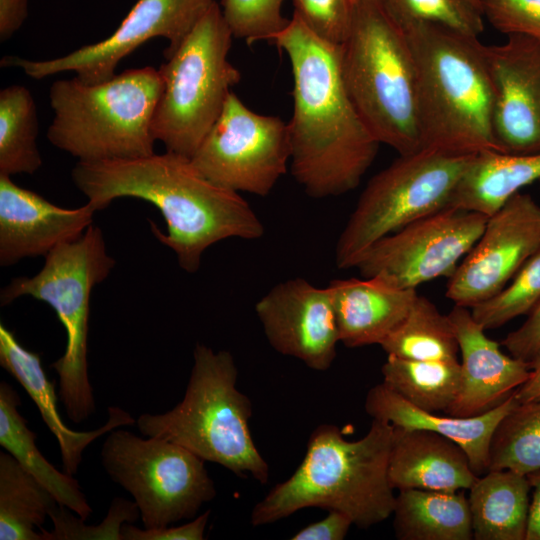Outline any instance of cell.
Returning a JSON list of instances; mask_svg holds the SVG:
<instances>
[{
	"label": "cell",
	"instance_id": "obj_45",
	"mask_svg": "<svg viewBox=\"0 0 540 540\" xmlns=\"http://www.w3.org/2000/svg\"><path fill=\"white\" fill-rule=\"evenodd\" d=\"M473 1L476 2L480 6V0H473Z\"/></svg>",
	"mask_w": 540,
	"mask_h": 540
},
{
	"label": "cell",
	"instance_id": "obj_25",
	"mask_svg": "<svg viewBox=\"0 0 540 540\" xmlns=\"http://www.w3.org/2000/svg\"><path fill=\"white\" fill-rule=\"evenodd\" d=\"M469 490L473 539L525 540L531 490L526 475L489 470Z\"/></svg>",
	"mask_w": 540,
	"mask_h": 540
},
{
	"label": "cell",
	"instance_id": "obj_23",
	"mask_svg": "<svg viewBox=\"0 0 540 540\" xmlns=\"http://www.w3.org/2000/svg\"><path fill=\"white\" fill-rule=\"evenodd\" d=\"M339 338L350 348L378 344L403 321L416 289H399L377 278L330 281Z\"/></svg>",
	"mask_w": 540,
	"mask_h": 540
},
{
	"label": "cell",
	"instance_id": "obj_24",
	"mask_svg": "<svg viewBox=\"0 0 540 540\" xmlns=\"http://www.w3.org/2000/svg\"><path fill=\"white\" fill-rule=\"evenodd\" d=\"M537 180H540V153L480 152L470 158L448 207L490 216L523 187Z\"/></svg>",
	"mask_w": 540,
	"mask_h": 540
},
{
	"label": "cell",
	"instance_id": "obj_3",
	"mask_svg": "<svg viewBox=\"0 0 540 540\" xmlns=\"http://www.w3.org/2000/svg\"><path fill=\"white\" fill-rule=\"evenodd\" d=\"M392 434L393 425L378 419L356 441L335 425L317 426L298 468L253 507L250 523L271 524L309 507L342 512L360 529L383 522L396 498L388 477Z\"/></svg>",
	"mask_w": 540,
	"mask_h": 540
},
{
	"label": "cell",
	"instance_id": "obj_19",
	"mask_svg": "<svg viewBox=\"0 0 540 540\" xmlns=\"http://www.w3.org/2000/svg\"><path fill=\"white\" fill-rule=\"evenodd\" d=\"M461 354V384L446 414L474 417L505 402L531 373L530 362L504 354L471 315L455 305L448 314Z\"/></svg>",
	"mask_w": 540,
	"mask_h": 540
},
{
	"label": "cell",
	"instance_id": "obj_8",
	"mask_svg": "<svg viewBox=\"0 0 540 540\" xmlns=\"http://www.w3.org/2000/svg\"><path fill=\"white\" fill-rule=\"evenodd\" d=\"M115 263L107 252L101 229L91 225L78 239L47 254L36 275L12 279L0 294L2 306L21 296H31L56 312L66 330L67 343L64 354L50 366L59 378L58 397L65 413L77 424L95 412L87 363L90 296Z\"/></svg>",
	"mask_w": 540,
	"mask_h": 540
},
{
	"label": "cell",
	"instance_id": "obj_16",
	"mask_svg": "<svg viewBox=\"0 0 540 540\" xmlns=\"http://www.w3.org/2000/svg\"><path fill=\"white\" fill-rule=\"evenodd\" d=\"M493 89L492 130L498 152L540 153V39L507 35L485 45Z\"/></svg>",
	"mask_w": 540,
	"mask_h": 540
},
{
	"label": "cell",
	"instance_id": "obj_30",
	"mask_svg": "<svg viewBox=\"0 0 540 540\" xmlns=\"http://www.w3.org/2000/svg\"><path fill=\"white\" fill-rule=\"evenodd\" d=\"M380 346L387 355L413 360L458 361L460 353L448 315L419 294L406 317Z\"/></svg>",
	"mask_w": 540,
	"mask_h": 540
},
{
	"label": "cell",
	"instance_id": "obj_4",
	"mask_svg": "<svg viewBox=\"0 0 540 540\" xmlns=\"http://www.w3.org/2000/svg\"><path fill=\"white\" fill-rule=\"evenodd\" d=\"M401 28L416 64L422 149L465 156L498 152L485 45L439 25Z\"/></svg>",
	"mask_w": 540,
	"mask_h": 540
},
{
	"label": "cell",
	"instance_id": "obj_31",
	"mask_svg": "<svg viewBox=\"0 0 540 540\" xmlns=\"http://www.w3.org/2000/svg\"><path fill=\"white\" fill-rule=\"evenodd\" d=\"M38 116L33 96L23 85L0 91V174H33L42 165L37 145Z\"/></svg>",
	"mask_w": 540,
	"mask_h": 540
},
{
	"label": "cell",
	"instance_id": "obj_20",
	"mask_svg": "<svg viewBox=\"0 0 540 540\" xmlns=\"http://www.w3.org/2000/svg\"><path fill=\"white\" fill-rule=\"evenodd\" d=\"M388 477L395 490L456 492L478 477L468 455L453 440L425 429L393 426Z\"/></svg>",
	"mask_w": 540,
	"mask_h": 540
},
{
	"label": "cell",
	"instance_id": "obj_33",
	"mask_svg": "<svg viewBox=\"0 0 540 540\" xmlns=\"http://www.w3.org/2000/svg\"><path fill=\"white\" fill-rule=\"evenodd\" d=\"M400 26L426 23L477 37L484 30L481 7L473 0H379Z\"/></svg>",
	"mask_w": 540,
	"mask_h": 540
},
{
	"label": "cell",
	"instance_id": "obj_15",
	"mask_svg": "<svg viewBox=\"0 0 540 540\" xmlns=\"http://www.w3.org/2000/svg\"><path fill=\"white\" fill-rule=\"evenodd\" d=\"M540 249V204L518 192L488 216L485 228L448 278L446 297L471 308L499 293Z\"/></svg>",
	"mask_w": 540,
	"mask_h": 540
},
{
	"label": "cell",
	"instance_id": "obj_37",
	"mask_svg": "<svg viewBox=\"0 0 540 540\" xmlns=\"http://www.w3.org/2000/svg\"><path fill=\"white\" fill-rule=\"evenodd\" d=\"M294 12L317 37L341 46L353 17L354 0H292Z\"/></svg>",
	"mask_w": 540,
	"mask_h": 540
},
{
	"label": "cell",
	"instance_id": "obj_27",
	"mask_svg": "<svg viewBox=\"0 0 540 540\" xmlns=\"http://www.w3.org/2000/svg\"><path fill=\"white\" fill-rule=\"evenodd\" d=\"M399 540H472L468 498L460 491L399 490L393 509Z\"/></svg>",
	"mask_w": 540,
	"mask_h": 540
},
{
	"label": "cell",
	"instance_id": "obj_29",
	"mask_svg": "<svg viewBox=\"0 0 540 540\" xmlns=\"http://www.w3.org/2000/svg\"><path fill=\"white\" fill-rule=\"evenodd\" d=\"M381 372L383 383L409 403L435 413H446L461 384L459 360H413L388 355Z\"/></svg>",
	"mask_w": 540,
	"mask_h": 540
},
{
	"label": "cell",
	"instance_id": "obj_11",
	"mask_svg": "<svg viewBox=\"0 0 540 540\" xmlns=\"http://www.w3.org/2000/svg\"><path fill=\"white\" fill-rule=\"evenodd\" d=\"M100 458L111 480L134 498L147 529L193 519L216 496L205 461L166 439H142L115 428L108 433Z\"/></svg>",
	"mask_w": 540,
	"mask_h": 540
},
{
	"label": "cell",
	"instance_id": "obj_43",
	"mask_svg": "<svg viewBox=\"0 0 540 540\" xmlns=\"http://www.w3.org/2000/svg\"><path fill=\"white\" fill-rule=\"evenodd\" d=\"M526 476L533 493L529 504L525 540H540V470Z\"/></svg>",
	"mask_w": 540,
	"mask_h": 540
},
{
	"label": "cell",
	"instance_id": "obj_32",
	"mask_svg": "<svg viewBox=\"0 0 540 540\" xmlns=\"http://www.w3.org/2000/svg\"><path fill=\"white\" fill-rule=\"evenodd\" d=\"M524 475L540 470V401L519 403L496 427L489 448V470Z\"/></svg>",
	"mask_w": 540,
	"mask_h": 540
},
{
	"label": "cell",
	"instance_id": "obj_9",
	"mask_svg": "<svg viewBox=\"0 0 540 540\" xmlns=\"http://www.w3.org/2000/svg\"><path fill=\"white\" fill-rule=\"evenodd\" d=\"M233 34L215 1L160 68L163 91L152 131L156 141L191 158L241 79L229 61Z\"/></svg>",
	"mask_w": 540,
	"mask_h": 540
},
{
	"label": "cell",
	"instance_id": "obj_12",
	"mask_svg": "<svg viewBox=\"0 0 540 540\" xmlns=\"http://www.w3.org/2000/svg\"><path fill=\"white\" fill-rule=\"evenodd\" d=\"M290 157L287 123L251 110L231 92L190 159L204 177L219 186L267 196L287 172Z\"/></svg>",
	"mask_w": 540,
	"mask_h": 540
},
{
	"label": "cell",
	"instance_id": "obj_7",
	"mask_svg": "<svg viewBox=\"0 0 540 540\" xmlns=\"http://www.w3.org/2000/svg\"><path fill=\"white\" fill-rule=\"evenodd\" d=\"M163 91L159 69H128L100 83L76 76L49 90L54 113L49 142L78 162L135 159L152 155V122Z\"/></svg>",
	"mask_w": 540,
	"mask_h": 540
},
{
	"label": "cell",
	"instance_id": "obj_26",
	"mask_svg": "<svg viewBox=\"0 0 540 540\" xmlns=\"http://www.w3.org/2000/svg\"><path fill=\"white\" fill-rule=\"evenodd\" d=\"M21 400L7 382L0 383V444L58 501L86 520L92 513L84 493L72 475L57 470L41 454L37 435L19 413Z\"/></svg>",
	"mask_w": 540,
	"mask_h": 540
},
{
	"label": "cell",
	"instance_id": "obj_2",
	"mask_svg": "<svg viewBox=\"0 0 540 540\" xmlns=\"http://www.w3.org/2000/svg\"><path fill=\"white\" fill-rule=\"evenodd\" d=\"M76 187L96 211L115 199L132 197L155 205L167 233L150 221L155 237L171 248L187 272L199 269L204 251L229 239H259L264 225L238 193L204 177L184 155L166 151L135 158L77 162Z\"/></svg>",
	"mask_w": 540,
	"mask_h": 540
},
{
	"label": "cell",
	"instance_id": "obj_17",
	"mask_svg": "<svg viewBox=\"0 0 540 540\" xmlns=\"http://www.w3.org/2000/svg\"><path fill=\"white\" fill-rule=\"evenodd\" d=\"M255 312L275 351L313 370L330 368L340 338L328 286L300 277L286 280L256 303Z\"/></svg>",
	"mask_w": 540,
	"mask_h": 540
},
{
	"label": "cell",
	"instance_id": "obj_38",
	"mask_svg": "<svg viewBox=\"0 0 540 540\" xmlns=\"http://www.w3.org/2000/svg\"><path fill=\"white\" fill-rule=\"evenodd\" d=\"M480 6L499 32L540 39V0H480Z\"/></svg>",
	"mask_w": 540,
	"mask_h": 540
},
{
	"label": "cell",
	"instance_id": "obj_34",
	"mask_svg": "<svg viewBox=\"0 0 540 540\" xmlns=\"http://www.w3.org/2000/svg\"><path fill=\"white\" fill-rule=\"evenodd\" d=\"M540 302V249L517 271L499 293L469 308L485 330L497 329L528 315Z\"/></svg>",
	"mask_w": 540,
	"mask_h": 540
},
{
	"label": "cell",
	"instance_id": "obj_14",
	"mask_svg": "<svg viewBox=\"0 0 540 540\" xmlns=\"http://www.w3.org/2000/svg\"><path fill=\"white\" fill-rule=\"evenodd\" d=\"M215 0H138L119 27L106 39L85 45L59 58L30 60L6 56L2 67H17L34 79L72 71L84 83L94 84L115 75L119 62L146 41L162 37L169 58L207 13Z\"/></svg>",
	"mask_w": 540,
	"mask_h": 540
},
{
	"label": "cell",
	"instance_id": "obj_6",
	"mask_svg": "<svg viewBox=\"0 0 540 540\" xmlns=\"http://www.w3.org/2000/svg\"><path fill=\"white\" fill-rule=\"evenodd\" d=\"M238 369L227 350L197 343L184 397L162 414H141L140 433L190 450L240 477L269 480L270 468L249 429L252 403L236 386Z\"/></svg>",
	"mask_w": 540,
	"mask_h": 540
},
{
	"label": "cell",
	"instance_id": "obj_22",
	"mask_svg": "<svg viewBox=\"0 0 540 540\" xmlns=\"http://www.w3.org/2000/svg\"><path fill=\"white\" fill-rule=\"evenodd\" d=\"M518 404L514 392L501 405L478 416H441L409 403L382 382L368 391L364 407L372 419L395 427L433 431L453 440L468 455L473 472L481 476L488 472L489 448L496 427Z\"/></svg>",
	"mask_w": 540,
	"mask_h": 540
},
{
	"label": "cell",
	"instance_id": "obj_18",
	"mask_svg": "<svg viewBox=\"0 0 540 540\" xmlns=\"http://www.w3.org/2000/svg\"><path fill=\"white\" fill-rule=\"evenodd\" d=\"M95 212L88 202L78 208L59 207L0 174V264L45 257L78 239L92 225Z\"/></svg>",
	"mask_w": 540,
	"mask_h": 540
},
{
	"label": "cell",
	"instance_id": "obj_40",
	"mask_svg": "<svg viewBox=\"0 0 540 540\" xmlns=\"http://www.w3.org/2000/svg\"><path fill=\"white\" fill-rule=\"evenodd\" d=\"M510 354L531 362L540 352V302L528 314L525 322L502 341Z\"/></svg>",
	"mask_w": 540,
	"mask_h": 540
},
{
	"label": "cell",
	"instance_id": "obj_5",
	"mask_svg": "<svg viewBox=\"0 0 540 540\" xmlns=\"http://www.w3.org/2000/svg\"><path fill=\"white\" fill-rule=\"evenodd\" d=\"M341 69L355 108L378 142L399 155L421 150L414 55L379 0H354Z\"/></svg>",
	"mask_w": 540,
	"mask_h": 540
},
{
	"label": "cell",
	"instance_id": "obj_28",
	"mask_svg": "<svg viewBox=\"0 0 540 540\" xmlns=\"http://www.w3.org/2000/svg\"><path fill=\"white\" fill-rule=\"evenodd\" d=\"M59 505L8 452L0 453V539L42 540L40 531Z\"/></svg>",
	"mask_w": 540,
	"mask_h": 540
},
{
	"label": "cell",
	"instance_id": "obj_10",
	"mask_svg": "<svg viewBox=\"0 0 540 540\" xmlns=\"http://www.w3.org/2000/svg\"><path fill=\"white\" fill-rule=\"evenodd\" d=\"M472 156L421 149L374 175L338 238L337 267H355L376 241L448 207Z\"/></svg>",
	"mask_w": 540,
	"mask_h": 540
},
{
	"label": "cell",
	"instance_id": "obj_36",
	"mask_svg": "<svg viewBox=\"0 0 540 540\" xmlns=\"http://www.w3.org/2000/svg\"><path fill=\"white\" fill-rule=\"evenodd\" d=\"M284 0H222V13L233 37L252 44L271 42L288 23L282 15Z\"/></svg>",
	"mask_w": 540,
	"mask_h": 540
},
{
	"label": "cell",
	"instance_id": "obj_35",
	"mask_svg": "<svg viewBox=\"0 0 540 540\" xmlns=\"http://www.w3.org/2000/svg\"><path fill=\"white\" fill-rule=\"evenodd\" d=\"M140 517L136 503L115 497L107 516L96 526L85 525L84 519L59 504L50 514L53 530L39 529L42 540H122L121 527L133 523Z\"/></svg>",
	"mask_w": 540,
	"mask_h": 540
},
{
	"label": "cell",
	"instance_id": "obj_44",
	"mask_svg": "<svg viewBox=\"0 0 540 540\" xmlns=\"http://www.w3.org/2000/svg\"><path fill=\"white\" fill-rule=\"evenodd\" d=\"M531 373L528 380L515 390L519 403L540 401V352L530 362Z\"/></svg>",
	"mask_w": 540,
	"mask_h": 540
},
{
	"label": "cell",
	"instance_id": "obj_42",
	"mask_svg": "<svg viewBox=\"0 0 540 540\" xmlns=\"http://www.w3.org/2000/svg\"><path fill=\"white\" fill-rule=\"evenodd\" d=\"M28 16V0H0V40L10 39Z\"/></svg>",
	"mask_w": 540,
	"mask_h": 540
},
{
	"label": "cell",
	"instance_id": "obj_1",
	"mask_svg": "<svg viewBox=\"0 0 540 540\" xmlns=\"http://www.w3.org/2000/svg\"><path fill=\"white\" fill-rule=\"evenodd\" d=\"M271 43L287 55L292 72L293 109L287 123L292 176L313 198L352 191L380 143L349 96L341 46L317 37L295 15Z\"/></svg>",
	"mask_w": 540,
	"mask_h": 540
},
{
	"label": "cell",
	"instance_id": "obj_13",
	"mask_svg": "<svg viewBox=\"0 0 540 540\" xmlns=\"http://www.w3.org/2000/svg\"><path fill=\"white\" fill-rule=\"evenodd\" d=\"M487 219L482 213L446 207L376 241L355 268L362 277L399 289L448 279L481 236Z\"/></svg>",
	"mask_w": 540,
	"mask_h": 540
},
{
	"label": "cell",
	"instance_id": "obj_21",
	"mask_svg": "<svg viewBox=\"0 0 540 540\" xmlns=\"http://www.w3.org/2000/svg\"><path fill=\"white\" fill-rule=\"evenodd\" d=\"M0 365L21 384L38 407L42 420L59 444L62 466L69 475L78 472L84 450L98 437L115 428L136 424L125 410L109 407L107 422L95 430L78 432L66 426L58 412L55 385L47 378L40 355L24 348L3 323L0 324Z\"/></svg>",
	"mask_w": 540,
	"mask_h": 540
},
{
	"label": "cell",
	"instance_id": "obj_39",
	"mask_svg": "<svg viewBox=\"0 0 540 540\" xmlns=\"http://www.w3.org/2000/svg\"><path fill=\"white\" fill-rule=\"evenodd\" d=\"M210 516V510L193 518V520L176 527L140 529L132 523L121 527L122 540H203Z\"/></svg>",
	"mask_w": 540,
	"mask_h": 540
},
{
	"label": "cell",
	"instance_id": "obj_41",
	"mask_svg": "<svg viewBox=\"0 0 540 540\" xmlns=\"http://www.w3.org/2000/svg\"><path fill=\"white\" fill-rule=\"evenodd\" d=\"M351 525V519L342 512L328 510L327 515L295 533L292 540H343Z\"/></svg>",
	"mask_w": 540,
	"mask_h": 540
}]
</instances>
